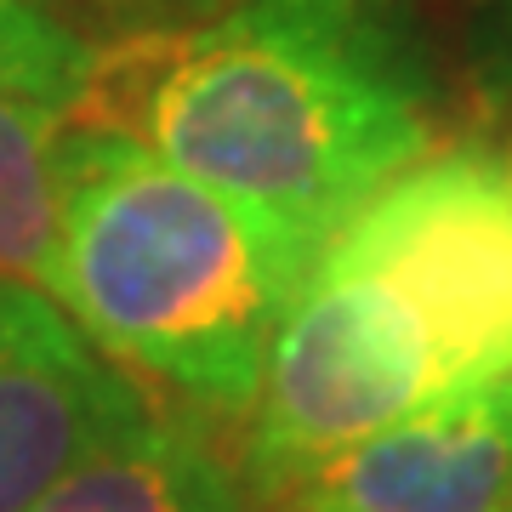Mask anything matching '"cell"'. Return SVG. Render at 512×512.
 <instances>
[{"label":"cell","mask_w":512,"mask_h":512,"mask_svg":"<svg viewBox=\"0 0 512 512\" xmlns=\"http://www.w3.org/2000/svg\"><path fill=\"white\" fill-rule=\"evenodd\" d=\"M92 126L330 239L433 148V80L393 0H245L97 52Z\"/></svg>","instance_id":"cell-1"},{"label":"cell","mask_w":512,"mask_h":512,"mask_svg":"<svg viewBox=\"0 0 512 512\" xmlns=\"http://www.w3.org/2000/svg\"><path fill=\"white\" fill-rule=\"evenodd\" d=\"M319 251V234L188 177L126 131H63L52 302L109 359L211 416H251Z\"/></svg>","instance_id":"cell-2"},{"label":"cell","mask_w":512,"mask_h":512,"mask_svg":"<svg viewBox=\"0 0 512 512\" xmlns=\"http://www.w3.org/2000/svg\"><path fill=\"white\" fill-rule=\"evenodd\" d=\"M439 399L512 376V143H450L376 188L319 251Z\"/></svg>","instance_id":"cell-3"},{"label":"cell","mask_w":512,"mask_h":512,"mask_svg":"<svg viewBox=\"0 0 512 512\" xmlns=\"http://www.w3.org/2000/svg\"><path fill=\"white\" fill-rule=\"evenodd\" d=\"M148 399L69 313L0 279V512H35Z\"/></svg>","instance_id":"cell-4"},{"label":"cell","mask_w":512,"mask_h":512,"mask_svg":"<svg viewBox=\"0 0 512 512\" xmlns=\"http://www.w3.org/2000/svg\"><path fill=\"white\" fill-rule=\"evenodd\" d=\"M285 512H512V376L325 456Z\"/></svg>","instance_id":"cell-5"},{"label":"cell","mask_w":512,"mask_h":512,"mask_svg":"<svg viewBox=\"0 0 512 512\" xmlns=\"http://www.w3.org/2000/svg\"><path fill=\"white\" fill-rule=\"evenodd\" d=\"M35 512H262V501L200 421L148 404Z\"/></svg>","instance_id":"cell-6"},{"label":"cell","mask_w":512,"mask_h":512,"mask_svg":"<svg viewBox=\"0 0 512 512\" xmlns=\"http://www.w3.org/2000/svg\"><path fill=\"white\" fill-rule=\"evenodd\" d=\"M63 120L23 97H0V279L52 296L63 245Z\"/></svg>","instance_id":"cell-7"},{"label":"cell","mask_w":512,"mask_h":512,"mask_svg":"<svg viewBox=\"0 0 512 512\" xmlns=\"http://www.w3.org/2000/svg\"><path fill=\"white\" fill-rule=\"evenodd\" d=\"M97 52L40 0H0V97L74 114L92 86Z\"/></svg>","instance_id":"cell-8"}]
</instances>
